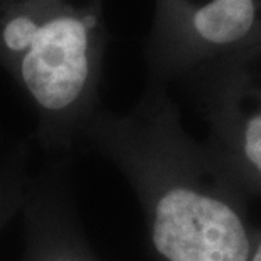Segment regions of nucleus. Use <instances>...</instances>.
<instances>
[{
  "mask_svg": "<svg viewBox=\"0 0 261 261\" xmlns=\"http://www.w3.org/2000/svg\"><path fill=\"white\" fill-rule=\"evenodd\" d=\"M238 138L244 176L254 190L261 192V107L244 116Z\"/></svg>",
  "mask_w": 261,
  "mask_h": 261,
  "instance_id": "nucleus-6",
  "label": "nucleus"
},
{
  "mask_svg": "<svg viewBox=\"0 0 261 261\" xmlns=\"http://www.w3.org/2000/svg\"><path fill=\"white\" fill-rule=\"evenodd\" d=\"M33 139H20L0 153V231L20 214L28 197L33 166H31Z\"/></svg>",
  "mask_w": 261,
  "mask_h": 261,
  "instance_id": "nucleus-5",
  "label": "nucleus"
},
{
  "mask_svg": "<svg viewBox=\"0 0 261 261\" xmlns=\"http://www.w3.org/2000/svg\"><path fill=\"white\" fill-rule=\"evenodd\" d=\"M248 261H261V234H256V239H254L251 254H249Z\"/></svg>",
  "mask_w": 261,
  "mask_h": 261,
  "instance_id": "nucleus-7",
  "label": "nucleus"
},
{
  "mask_svg": "<svg viewBox=\"0 0 261 261\" xmlns=\"http://www.w3.org/2000/svg\"><path fill=\"white\" fill-rule=\"evenodd\" d=\"M253 19V0H212L194 14L192 28L208 43L227 44L246 36Z\"/></svg>",
  "mask_w": 261,
  "mask_h": 261,
  "instance_id": "nucleus-4",
  "label": "nucleus"
},
{
  "mask_svg": "<svg viewBox=\"0 0 261 261\" xmlns=\"http://www.w3.org/2000/svg\"><path fill=\"white\" fill-rule=\"evenodd\" d=\"M100 0H60L5 73L36 117L33 143L46 156H73L98 112L103 46Z\"/></svg>",
  "mask_w": 261,
  "mask_h": 261,
  "instance_id": "nucleus-2",
  "label": "nucleus"
},
{
  "mask_svg": "<svg viewBox=\"0 0 261 261\" xmlns=\"http://www.w3.org/2000/svg\"><path fill=\"white\" fill-rule=\"evenodd\" d=\"M83 146L126 173L158 261H248L256 232L246 203L184 143L165 111L117 119L98 109Z\"/></svg>",
  "mask_w": 261,
  "mask_h": 261,
  "instance_id": "nucleus-1",
  "label": "nucleus"
},
{
  "mask_svg": "<svg viewBox=\"0 0 261 261\" xmlns=\"http://www.w3.org/2000/svg\"><path fill=\"white\" fill-rule=\"evenodd\" d=\"M70 165L71 156H46L43 168L34 171L20 211L22 261H98L80 229Z\"/></svg>",
  "mask_w": 261,
  "mask_h": 261,
  "instance_id": "nucleus-3",
  "label": "nucleus"
}]
</instances>
